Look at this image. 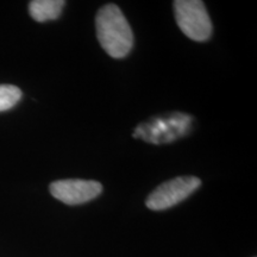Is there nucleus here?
Here are the masks:
<instances>
[{
  "mask_svg": "<svg viewBox=\"0 0 257 257\" xmlns=\"http://www.w3.org/2000/svg\"><path fill=\"white\" fill-rule=\"evenodd\" d=\"M95 28L99 43L113 59H123L133 49V30L117 5L107 4L99 10Z\"/></svg>",
  "mask_w": 257,
  "mask_h": 257,
  "instance_id": "obj_1",
  "label": "nucleus"
},
{
  "mask_svg": "<svg viewBox=\"0 0 257 257\" xmlns=\"http://www.w3.org/2000/svg\"><path fill=\"white\" fill-rule=\"evenodd\" d=\"M192 117L188 114L168 113L150 118L140 124L135 130L134 137L141 138L148 143L163 144L184 137L192 125Z\"/></svg>",
  "mask_w": 257,
  "mask_h": 257,
  "instance_id": "obj_2",
  "label": "nucleus"
},
{
  "mask_svg": "<svg viewBox=\"0 0 257 257\" xmlns=\"http://www.w3.org/2000/svg\"><path fill=\"white\" fill-rule=\"evenodd\" d=\"M175 19L181 31L193 41L205 42L212 34V23L200 0L174 2Z\"/></svg>",
  "mask_w": 257,
  "mask_h": 257,
  "instance_id": "obj_3",
  "label": "nucleus"
},
{
  "mask_svg": "<svg viewBox=\"0 0 257 257\" xmlns=\"http://www.w3.org/2000/svg\"><path fill=\"white\" fill-rule=\"evenodd\" d=\"M200 185V179L195 176H179L163 182L150 193L146 201L147 207L154 211H162L175 206L197 191Z\"/></svg>",
  "mask_w": 257,
  "mask_h": 257,
  "instance_id": "obj_4",
  "label": "nucleus"
},
{
  "mask_svg": "<svg viewBox=\"0 0 257 257\" xmlns=\"http://www.w3.org/2000/svg\"><path fill=\"white\" fill-rule=\"evenodd\" d=\"M50 193L67 205H80L91 201L102 192V185L93 180H59L50 185Z\"/></svg>",
  "mask_w": 257,
  "mask_h": 257,
  "instance_id": "obj_5",
  "label": "nucleus"
},
{
  "mask_svg": "<svg viewBox=\"0 0 257 257\" xmlns=\"http://www.w3.org/2000/svg\"><path fill=\"white\" fill-rule=\"evenodd\" d=\"M64 4L63 0H34L29 4V12L32 19L43 23L59 18Z\"/></svg>",
  "mask_w": 257,
  "mask_h": 257,
  "instance_id": "obj_6",
  "label": "nucleus"
},
{
  "mask_svg": "<svg viewBox=\"0 0 257 257\" xmlns=\"http://www.w3.org/2000/svg\"><path fill=\"white\" fill-rule=\"evenodd\" d=\"M22 98V91L14 85H0V112L12 108Z\"/></svg>",
  "mask_w": 257,
  "mask_h": 257,
  "instance_id": "obj_7",
  "label": "nucleus"
}]
</instances>
